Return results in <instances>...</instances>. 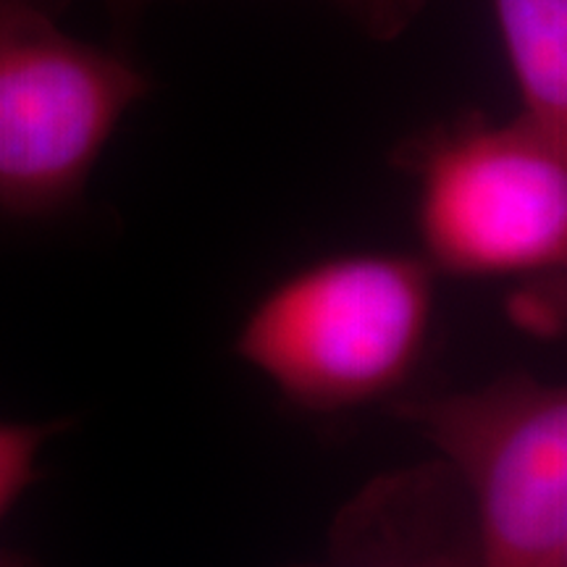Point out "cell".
<instances>
[{"label": "cell", "instance_id": "1", "mask_svg": "<svg viewBox=\"0 0 567 567\" xmlns=\"http://www.w3.org/2000/svg\"><path fill=\"white\" fill-rule=\"evenodd\" d=\"M436 279L421 252L326 255L250 305L234 354L302 413L392 402L429 352Z\"/></svg>", "mask_w": 567, "mask_h": 567}, {"label": "cell", "instance_id": "2", "mask_svg": "<svg viewBox=\"0 0 567 567\" xmlns=\"http://www.w3.org/2000/svg\"><path fill=\"white\" fill-rule=\"evenodd\" d=\"M392 166L415 182L421 258L467 281L555 279L567 266V140L517 113L410 134Z\"/></svg>", "mask_w": 567, "mask_h": 567}, {"label": "cell", "instance_id": "3", "mask_svg": "<svg viewBox=\"0 0 567 567\" xmlns=\"http://www.w3.org/2000/svg\"><path fill=\"white\" fill-rule=\"evenodd\" d=\"M392 413L463 481L476 567H567V389L507 371L473 389L396 396Z\"/></svg>", "mask_w": 567, "mask_h": 567}, {"label": "cell", "instance_id": "4", "mask_svg": "<svg viewBox=\"0 0 567 567\" xmlns=\"http://www.w3.org/2000/svg\"><path fill=\"white\" fill-rule=\"evenodd\" d=\"M71 0H0V210L69 208L151 82L122 53L61 30Z\"/></svg>", "mask_w": 567, "mask_h": 567}, {"label": "cell", "instance_id": "5", "mask_svg": "<svg viewBox=\"0 0 567 567\" xmlns=\"http://www.w3.org/2000/svg\"><path fill=\"white\" fill-rule=\"evenodd\" d=\"M287 567H476L463 481L442 457L379 473L339 507L321 555Z\"/></svg>", "mask_w": 567, "mask_h": 567}, {"label": "cell", "instance_id": "6", "mask_svg": "<svg viewBox=\"0 0 567 567\" xmlns=\"http://www.w3.org/2000/svg\"><path fill=\"white\" fill-rule=\"evenodd\" d=\"M520 116L567 140V0H492Z\"/></svg>", "mask_w": 567, "mask_h": 567}, {"label": "cell", "instance_id": "7", "mask_svg": "<svg viewBox=\"0 0 567 567\" xmlns=\"http://www.w3.org/2000/svg\"><path fill=\"white\" fill-rule=\"evenodd\" d=\"M61 423L0 421V523L34 484L40 455Z\"/></svg>", "mask_w": 567, "mask_h": 567}, {"label": "cell", "instance_id": "8", "mask_svg": "<svg viewBox=\"0 0 567 567\" xmlns=\"http://www.w3.org/2000/svg\"><path fill=\"white\" fill-rule=\"evenodd\" d=\"M347 17L373 40L389 42L400 38L431 0H334Z\"/></svg>", "mask_w": 567, "mask_h": 567}, {"label": "cell", "instance_id": "9", "mask_svg": "<svg viewBox=\"0 0 567 567\" xmlns=\"http://www.w3.org/2000/svg\"><path fill=\"white\" fill-rule=\"evenodd\" d=\"M105 3H109V9L118 21H132L151 0H105Z\"/></svg>", "mask_w": 567, "mask_h": 567}, {"label": "cell", "instance_id": "10", "mask_svg": "<svg viewBox=\"0 0 567 567\" xmlns=\"http://www.w3.org/2000/svg\"><path fill=\"white\" fill-rule=\"evenodd\" d=\"M0 567H40V565L32 563L30 557L17 555V551H0Z\"/></svg>", "mask_w": 567, "mask_h": 567}]
</instances>
